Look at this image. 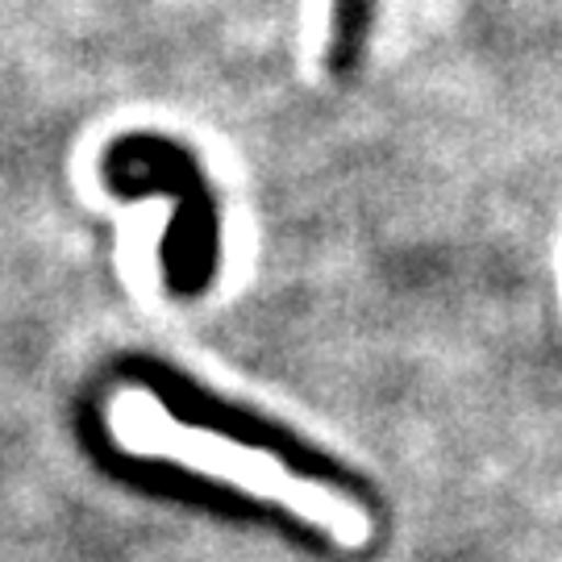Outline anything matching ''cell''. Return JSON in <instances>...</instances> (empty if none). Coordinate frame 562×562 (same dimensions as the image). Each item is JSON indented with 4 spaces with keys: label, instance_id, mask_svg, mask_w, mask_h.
<instances>
[{
    "label": "cell",
    "instance_id": "obj_1",
    "mask_svg": "<svg viewBox=\"0 0 562 562\" xmlns=\"http://www.w3.org/2000/svg\"><path fill=\"white\" fill-rule=\"evenodd\" d=\"M104 425H109V438L117 446H125L130 454L138 459H162L188 467V471H201L209 480H225L259 496V501L283 504L292 508L301 521L325 529L329 538L346 550H359L371 542V517L367 508L355 501L338 496L334 487H325L317 480H301L292 475L280 459H271L267 450L255 446H241L225 434L213 429H196V425H183L167 413V404L142 387H121L104 401Z\"/></svg>",
    "mask_w": 562,
    "mask_h": 562
}]
</instances>
